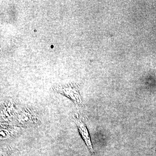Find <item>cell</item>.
<instances>
[{"label": "cell", "instance_id": "cell-1", "mask_svg": "<svg viewBox=\"0 0 156 156\" xmlns=\"http://www.w3.org/2000/svg\"><path fill=\"white\" fill-rule=\"evenodd\" d=\"M57 91L63 95L69 98L78 108L84 107V105L79 94L78 88L75 86L70 85L56 87Z\"/></svg>", "mask_w": 156, "mask_h": 156}, {"label": "cell", "instance_id": "cell-2", "mask_svg": "<svg viewBox=\"0 0 156 156\" xmlns=\"http://www.w3.org/2000/svg\"><path fill=\"white\" fill-rule=\"evenodd\" d=\"M74 121L77 126L78 129L79 130L80 134L82 138L83 139L85 143L87 144L89 151L91 152L92 154H94V150L92 147V143L90 139V136L88 129L87 128L86 125L84 122L78 117H74Z\"/></svg>", "mask_w": 156, "mask_h": 156}, {"label": "cell", "instance_id": "cell-3", "mask_svg": "<svg viewBox=\"0 0 156 156\" xmlns=\"http://www.w3.org/2000/svg\"><path fill=\"white\" fill-rule=\"evenodd\" d=\"M17 118L19 123L23 126H29L36 123V117L28 109H23L18 114Z\"/></svg>", "mask_w": 156, "mask_h": 156}, {"label": "cell", "instance_id": "cell-4", "mask_svg": "<svg viewBox=\"0 0 156 156\" xmlns=\"http://www.w3.org/2000/svg\"><path fill=\"white\" fill-rule=\"evenodd\" d=\"M15 113V106L12 102H6L3 105L2 115L5 121H10L13 119Z\"/></svg>", "mask_w": 156, "mask_h": 156}, {"label": "cell", "instance_id": "cell-5", "mask_svg": "<svg viewBox=\"0 0 156 156\" xmlns=\"http://www.w3.org/2000/svg\"><path fill=\"white\" fill-rule=\"evenodd\" d=\"M12 129L8 127H3L1 129V136L2 139H7L12 134Z\"/></svg>", "mask_w": 156, "mask_h": 156}, {"label": "cell", "instance_id": "cell-6", "mask_svg": "<svg viewBox=\"0 0 156 156\" xmlns=\"http://www.w3.org/2000/svg\"><path fill=\"white\" fill-rule=\"evenodd\" d=\"M1 156H8V155H7V154H2V153H1Z\"/></svg>", "mask_w": 156, "mask_h": 156}]
</instances>
